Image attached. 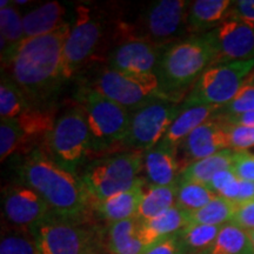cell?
I'll list each match as a JSON object with an SVG mask.
<instances>
[{"mask_svg":"<svg viewBox=\"0 0 254 254\" xmlns=\"http://www.w3.org/2000/svg\"><path fill=\"white\" fill-rule=\"evenodd\" d=\"M221 109L202 104H182V110L170 126L161 142L178 148L190 133L200 125L217 116Z\"/></svg>","mask_w":254,"mask_h":254,"instance_id":"20","label":"cell"},{"mask_svg":"<svg viewBox=\"0 0 254 254\" xmlns=\"http://www.w3.org/2000/svg\"><path fill=\"white\" fill-rule=\"evenodd\" d=\"M105 245L109 254H142L150 246L142 221L138 218L110 224L105 233Z\"/></svg>","mask_w":254,"mask_h":254,"instance_id":"18","label":"cell"},{"mask_svg":"<svg viewBox=\"0 0 254 254\" xmlns=\"http://www.w3.org/2000/svg\"><path fill=\"white\" fill-rule=\"evenodd\" d=\"M233 172L241 180L254 183V154L247 151H234Z\"/></svg>","mask_w":254,"mask_h":254,"instance_id":"37","label":"cell"},{"mask_svg":"<svg viewBox=\"0 0 254 254\" xmlns=\"http://www.w3.org/2000/svg\"><path fill=\"white\" fill-rule=\"evenodd\" d=\"M15 120L21 127L30 144L38 138H44L46 140V136L52 131L56 124L52 113L47 110L32 107V105L30 109L25 111Z\"/></svg>","mask_w":254,"mask_h":254,"instance_id":"32","label":"cell"},{"mask_svg":"<svg viewBox=\"0 0 254 254\" xmlns=\"http://www.w3.org/2000/svg\"><path fill=\"white\" fill-rule=\"evenodd\" d=\"M217 196L207 185L180 179L178 183L176 206L190 214L204 207Z\"/></svg>","mask_w":254,"mask_h":254,"instance_id":"31","label":"cell"},{"mask_svg":"<svg viewBox=\"0 0 254 254\" xmlns=\"http://www.w3.org/2000/svg\"><path fill=\"white\" fill-rule=\"evenodd\" d=\"M46 153L57 163L74 171L92 152V138L85 113L80 107H72L56 120L46 136Z\"/></svg>","mask_w":254,"mask_h":254,"instance_id":"9","label":"cell"},{"mask_svg":"<svg viewBox=\"0 0 254 254\" xmlns=\"http://www.w3.org/2000/svg\"><path fill=\"white\" fill-rule=\"evenodd\" d=\"M232 222L245 231L254 230V200L238 205Z\"/></svg>","mask_w":254,"mask_h":254,"instance_id":"39","label":"cell"},{"mask_svg":"<svg viewBox=\"0 0 254 254\" xmlns=\"http://www.w3.org/2000/svg\"><path fill=\"white\" fill-rule=\"evenodd\" d=\"M226 124L228 148L232 151H247L254 147V127Z\"/></svg>","mask_w":254,"mask_h":254,"instance_id":"36","label":"cell"},{"mask_svg":"<svg viewBox=\"0 0 254 254\" xmlns=\"http://www.w3.org/2000/svg\"><path fill=\"white\" fill-rule=\"evenodd\" d=\"M142 224L146 239L152 245L161 238L176 236L189 226L190 221L189 213L174 206L150 221H142Z\"/></svg>","mask_w":254,"mask_h":254,"instance_id":"26","label":"cell"},{"mask_svg":"<svg viewBox=\"0 0 254 254\" xmlns=\"http://www.w3.org/2000/svg\"><path fill=\"white\" fill-rule=\"evenodd\" d=\"M104 36V23L87 6H78L75 19L64 46L63 78L71 79L95 55Z\"/></svg>","mask_w":254,"mask_h":254,"instance_id":"11","label":"cell"},{"mask_svg":"<svg viewBox=\"0 0 254 254\" xmlns=\"http://www.w3.org/2000/svg\"><path fill=\"white\" fill-rule=\"evenodd\" d=\"M246 232H247V234H249L250 240H251V244H252V247H253V251H254V230L246 231Z\"/></svg>","mask_w":254,"mask_h":254,"instance_id":"44","label":"cell"},{"mask_svg":"<svg viewBox=\"0 0 254 254\" xmlns=\"http://www.w3.org/2000/svg\"><path fill=\"white\" fill-rule=\"evenodd\" d=\"M0 47H1L2 68L8 65L14 52L25 40L23 15L18 6L12 1L7 7L0 8Z\"/></svg>","mask_w":254,"mask_h":254,"instance_id":"23","label":"cell"},{"mask_svg":"<svg viewBox=\"0 0 254 254\" xmlns=\"http://www.w3.org/2000/svg\"><path fill=\"white\" fill-rule=\"evenodd\" d=\"M26 135L19 126L15 119L1 120L0 123V159L4 161L5 159L11 157L18 151H26L30 146ZM31 153V148L28 147Z\"/></svg>","mask_w":254,"mask_h":254,"instance_id":"33","label":"cell"},{"mask_svg":"<svg viewBox=\"0 0 254 254\" xmlns=\"http://www.w3.org/2000/svg\"><path fill=\"white\" fill-rule=\"evenodd\" d=\"M142 254H184L179 238L176 236L165 237L155 241L144 251Z\"/></svg>","mask_w":254,"mask_h":254,"instance_id":"38","label":"cell"},{"mask_svg":"<svg viewBox=\"0 0 254 254\" xmlns=\"http://www.w3.org/2000/svg\"><path fill=\"white\" fill-rule=\"evenodd\" d=\"M206 254H254L247 232L233 222L224 225Z\"/></svg>","mask_w":254,"mask_h":254,"instance_id":"27","label":"cell"},{"mask_svg":"<svg viewBox=\"0 0 254 254\" xmlns=\"http://www.w3.org/2000/svg\"><path fill=\"white\" fill-rule=\"evenodd\" d=\"M213 60V47L205 34L190 36L166 46L155 72L161 94L166 99L182 103L185 91L195 84Z\"/></svg>","mask_w":254,"mask_h":254,"instance_id":"3","label":"cell"},{"mask_svg":"<svg viewBox=\"0 0 254 254\" xmlns=\"http://www.w3.org/2000/svg\"><path fill=\"white\" fill-rule=\"evenodd\" d=\"M77 100L90 128L92 152H118L128 132L133 112L88 86L79 91Z\"/></svg>","mask_w":254,"mask_h":254,"instance_id":"5","label":"cell"},{"mask_svg":"<svg viewBox=\"0 0 254 254\" xmlns=\"http://www.w3.org/2000/svg\"><path fill=\"white\" fill-rule=\"evenodd\" d=\"M31 107L24 92L8 74L2 72L0 81V118L17 119Z\"/></svg>","mask_w":254,"mask_h":254,"instance_id":"29","label":"cell"},{"mask_svg":"<svg viewBox=\"0 0 254 254\" xmlns=\"http://www.w3.org/2000/svg\"><path fill=\"white\" fill-rule=\"evenodd\" d=\"M250 111H254V69L244 82L234 99L221 109V112L225 116H237Z\"/></svg>","mask_w":254,"mask_h":254,"instance_id":"35","label":"cell"},{"mask_svg":"<svg viewBox=\"0 0 254 254\" xmlns=\"http://www.w3.org/2000/svg\"><path fill=\"white\" fill-rule=\"evenodd\" d=\"M192 1L159 0L148 4L139 14L134 37L131 39L150 41L158 47H166L185 39L187 13Z\"/></svg>","mask_w":254,"mask_h":254,"instance_id":"8","label":"cell"},{"mask_svg":"<svg viewBox=\"0 0 254 254\" xmlns=\"http://www.w3.org/2000/svg\"><path fill=\"white\" fill-rule=\"evenodd\" d=\"M0 254H40L31 231L11 228L4 231L0 240Z\"/></svg>","mask_w":254,"mask_h":254,"instance_id":"34","label":"cell"},{"mask_svg":"<svg viewBox=\"0 0 254 254\" xmlns=\"http://www.w3.org/2000/svg\"><path fill=\"white\" fill-rule=\"evenodd\" d=\"M227 19H238V20L254 24V0L233 1Z\"/></svg>","mask_w":254,"mask_h":254,"instance_id":"40","label":"cell"},{"mask_svg":"<svg viewBox=\"0 0 254 254\" xmlns=\"http://www.w3.org/2000/svg\"><path fill=\"white\" fill-rule=\"evenodd\" d=\"M233 1L231 0H195L187 13V33L201 36L227 20Z\"/></svg>","mask_w":254,"mask_h":254,"instance_id":"21","label":"cell"},{"mask_svg":"<svg viewBox=\"0 0 254 254\" xmlns=\"http://www.w3.org/2000/svg\"><path fill=\"white\" fill-rule=\"evenodd\" d=\"M88 87L129 112H134L157 98H165L160 92L157 73L123 72L109 66L94 75Z\"/></svg>","mask_w":254,"mask_h":254,"instance_id":"6","label":"cell"},{"mask_svg":"<svg viewBox=\"0 0 254 254\" xmlns=\"http://www.w3.org/2000/svg\"><path fill=\"white\" fill-rule=\"evenodd\" d=\"M23 184L33 189L56 217L75 220L86 212L90 196L81 178L46 152L33 150L18 167Z\"/></svg>","mask_w":254,"mask_h":254,"instance_id":"2","label":"cell"},{"mask_svg":"<svg viewBox=\"0 0 254 254\" xmlns=\"http://www.w3.org/2000/svg\"><path fill=\"white\" fill-rule=\"evenodd\" d=\"M31 232L40 254H91L97 249L90 231L53 214Z\"/></svg>","mask_w":254,"mask_h":254,"instance_id":"12","label":"cell"},{"mask_svg":"<svg viewBox=\"0 0 254 254\" xmlns=\"http://www.w3.org/2000/svg\"><path fill=\"white\" fill-rule=\"evenodd\" d=\"M237 176L234 174L233 170H224L218 172L212 178L211 183L208 184V187L211 189L217 195H220V193L226 187L237 179Z\"/></svg>","mask_w":254,"mask_h":254,"instance_id":"41","label":"cell"},{"mask_svg":"<svg viewBox=\"0 0 254 254\" xmlns=\"http://www.w3.org/2000/svg\"><path fill=\"white\" fill-rule=\"evenodd\" d=\"M237 207V204L218 195L202 208L190 213V224L224 226L233 221Z\"/></svg>","mask_w":254,"mask_h":254,"instance_id":"30","label":"cell"},{"mask_svg":"<svg viewBox=\"0 0 254 254\" xmlns=\"http://www.w3.org/2000/svg\"><path fill=\"white\" fill-rule=\"evenodd\" d=\"M144 170L148 185H177L182 174L177 148L160 141L154 147L144 152Z\"/></svg>","mask_w":254,"mask_h":254,"instance_id":"17","label":"cell"},{"mask_svg":"<svg viewBox=\"0 0 254 254\" xmlns=\"http://www.w3.org/2000/svg\"><path fill=\"white\" fill-rule=\"evenodd\" d=\"M2 214L11 228L31 231L52 215L50 206L25 184L7 185L1 193Z\"/></svg>","mask_w":254,"mask_h":254,"instance_id":"13","label":"cell"},{"mask_svg":"<svg viewBox=\"0 0 254 254\" xmlns=\"http://www.w3.org/2000/svg\"><path fill=\"white\" fill-rule=\"evenodd\" d=\"M254 200V183L240 179V190L237 199V205Z\"/></svg>","mask_w":254,"mask_h":254,"instance_id":"43","label":"cell"},{"mask_svg":"<svg viewBox=\"0 0 254 254\" xmlns=\"http://www.w3.org/2000/svg\"><path fill=\"white\" fill-rule=\"evenodd\" d=\"M219 117H220L225 123L232 124V125L254 127V111L237 114V116H225V114H219Z\"/></svg>","mask_w":254,"mask_h":254,"instance_id":"42","label":"cell"},{"mask_svg":"<svg viewBox=\"0 0 254 254\" xmlns=\"http://www.w3.org/2000/svg\"><path fill=\"white\" fill-rule=\"evenodd\" d=\"M91 254H99V252H98V250H97V249H95V250L93 251V252H92Z\"/></svg>","mask_w":254,"mask_h":254,"instance_id":"45","label":"cell"},{"mask_svg":"<svg viewBox=\"0 0 254 254\" xmlns=\"http://www.w3.org/2000/svg\"><path fill=\"white\" fill-rule=\"evenodd\" d=\"M144 152L120 151L92 160L81 173L92 202L131 190L140 180Z\"/></svg>","mask_w":254,"mask_h":254,"instance_id":"4","label":"cell"},{"mask_svg":"<svg viewBox=\"0 0 254 254\" xmlns=\"http://www.w3.org/2000/svg\"><path fill=\"white\" fill-rule=\"evenodd\" d=\"M145 186V180L140 178V180L131 190L118 193L107 199L92 202V205L98 215L109 222V225L136 218Z\"/></svg>","mask_w":254,"mask_h":254,"instance_id":"19","label":"cell"},{"mask_svg":"<svg viewBox=\"0 0 254 254\" xmlns=\"http://www.w3.org/2000/svg\"><path fill=\"white\" fill-rule=\"evenodd\" d=\"M222 226L190 224L177 234L184 254H206L217 239Z\"/></svg>","mask_w":254,"mask_h":254,"instance_id":"28","label":"cell"},{"mask_svg":"<svg viewBox=\"0 0 254 254\" xmlns=\"http://www.w3.org/2000/svg\"><path fill=\"white\" fill-rule=\"evenodd\" d=\"M224 150H230L226 134V124L217 114L190 133L178 146L177 153L183 154L185 160L184 168H185L194 161L207 158Z\"/></svg>","mask_w":254,"mask_h":254,"instance_id":"15","label":"cell"},{"mask_svg":"<svg viewBox=\"0 0 254 254\" xmlns=\"http://www.w3.org/2000/svg\"><path fill=\"white\" fill-rule=\"evenodd\" d=\"M178 184L172 186H145L136 218L150 221L176 206Z\"/></svg>","mask_w":254,"mask_h":254,"instance_id":"25","label":"cell"},{"mask_svg":"<svg viewBox=\"0 0 254 254\" xmlns=\"http://www.w3.org/2000/svg\"><path fill=\"white\" fill-rule=\"evenodd\" d=\"M66 18V7L58 1H49L31 9L23 15L25 39L45 36L59 30L68 21Z\"/></svg>","mask_w":254,"mask_h":254,"instance_id":"22","label":"cell"},{"mask_svg":"<svg viewBox=\"0 0 254 254\" xmlns=\"http://www.w3.org/2000/svg\"><path fill=\"white\" fill-rule=\"evenodd\" d=\"M182 104L165 98H157L134 111L128 132L118 152H146L158 145L179 114Z\"/></svg>","mask_w":254,"mask_h":254,"instance_id":"10","label":"cell"},{"mask_svg":"<svg viewBox=\"0 0 254 254\" xmlns=\"http://www.w3.org/2000/svg\"><path fill=\"white\" fill-rule=\"evenodd\" d=\"M205 36L214 51L212 65L254 59V24L227 19Z\"/></svg>","mask_w":254,"mask_h":254,"instance_id":"14","label":"cell"},{"mask_svg":"<svg viewBox=\"0 0 254 254\" xmlns=\"http://www.w3.org/2000/svg\"><path fill=\"white\" fill-rule=\"evenodd\" d=\"M254 69V59L211 65L202 72L184 103L222 109L234 99Z\"/></svg>","mask_w":254,"mask_h":254,"instance_id":"7","label":"cell"},{"mask_svg":"<svg viewBox=\"0 0 254 254\" xmlns=\"http://www.w3.org/2000/svg\"><path fill=\"white\" fill-rule=\"evenodd\" d=\"M164 49L142 39H126L111 52L107 66L123 72L155 73Z\"/></svg>","mask_w":254,"mask_h":254,"instance_id":"16","label":"cell"},{"mask_svg":"<svg viewBox=\"0 0 254 254\" xmlns=\"http://www.w3.org/2000/svg\"><path fill=\"white\" fill-rule=\"evenodd\" d=\"M234 163V151L224 150L207 158L200 159L184 168L180 179L207 185L212 178L220 171L232 170Z\"/></svg>","mask_w":254,"mask_h":254,"instance_id":"24","label":"cell"},{"mask_svg":"<svg viewBox=\"0 0 254 254\" xmlns=\"http://www.w3.org/2000/svg\"><path fill=\"white\" fill-rule=\"evenodd\" d=\"M71 27L67 23L50 34L25 39L6 66L30 103L45 100L64 81V46Z\"/></svg>","mask_w":254,"mask_h":254,"instance_id":"1","label":"cell"}]
</instances>
